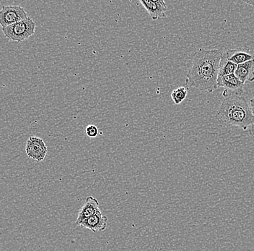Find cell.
I'll return each mask as SVG.
<instances>
[{"instance_id": "cell-7", "label": "cell", "mask_w": 254, "mask_h": 251, "mask_svg": "<svg viewBox=\"0 0 254 251\" xmlns=\"http://www.w3.org/2000/svg\"><path fill=\"white\" fill-rule=\"evenodd\" d=\"M141 4L147 11L152 20H156L158 18L166 17V12L168 10V6L163 0L156 1H144L141 0Z\"/></svg>"}, {"instance_id": "cell-4", "label": "cell", "mask_w": 254, "mask_h": 251, "mask_svg": "<svg viewBox=\"0 0 254 251\" xmlns=\"http://www.w3.org/2000/svg\"><path fill=\"white\" fill-rule=\"evenodd\" d=\"M217 86L225 88V90L222 93V96L224 97L241 96L244 93L245 83L240 81L236 77V75L232 74L224 76V77L218 78Z\"/></svg>"}, {"instance_id": "cell-9", "label": "cell", "mask_w": 254, "mask_h": 251, "mask_svg": "<svg viewBox=\"0 0 254 251\" xmlns=\"http://www.w3.org/2000/svg\"><path fill=\"white\" fill-rule=\"evenodd\" d=\"M98 210L100 209L98 200L93 198V196L87 197L85 199V203L79 211L78 217L76 220V225L79 226L82 222L93 217Z\"/></svg>"}, {"instance_id": "cell-10", "label": "cell", "mask_w": 254, "mask_h": 251, "mask_svg": "<svg viewBox=\"0 0 254 251\" xmlns=\"http://www.w3.org/2000/svg\"><path fill=\"white\" fill-rule=\"evenodd\" d=\"M230 61L237 65L254 60V52L247 48L230 49L225 52Z\"/></svg>"}, {"instance_id": "cell-11", "label": "cell", "mask_w": 254, "mask_h": 251, "mask_svg": "<svg viewBox=\"0 0 254 251\" xmlns=\"http://www.w3.org/2000/svg\"><path fill=\"white\" fill-rule=\"evenodd\" d=\"M235 75L242 82L245 83L246 81L254 82V60L247 62L244 64L238 65Z\"/></svg>"}, {"instance_id": "cell-3", "label": "cell", "mask_w": 254, "mask_h": 251, "mask_svg": "<svg viewBox=\"0 0 254 251\" xmlns=\"http://www.w3.org/2000/svg\"><path fill=\"white\" fill-rule=\"evenodd\" d=\"M36 23L31 17L2 28V32L9 40L22 42L33 36L35 33Z\"/></svg>"}, {"instance_id": "cell-6", "label": "cell", "mask_w": 254, "mask_h": 251, "mask_svg": "<svg viewBox=\"0 0 254 251\" xmlns=\"http://www.w3.org/2000/svg\"><path fill=\"white\" fill-rule=\"evenodd\" d=\"M25 152L32 160L38 162H42L47 156L48 149L42 138L32 136L27 141Z\"/></svg>"}, {"instance_id": "cell-16", "label": "cell", "mask_w": 254, "mask_h": 251, "mask_svg": "<svg viewBox=\"0 0 254 251\" xmlns=\"http://www.w3.org/2000/svg\"><path fill=\"white\" fill-rule=\"evenodd\" d=\"M249 133L251 136L254 138V123L253 125H251L249 128Z\"/></svg>"}, {"instance_id": "cell-2", "label": "cell", "mask_w": 254, "mask_h": 251, "mask_svg": "<svg viewBox=\"0 0 254 251\" xmlns=\"http://www.w3.org/2000/svg\"><path fill=\"white\" fill-rule=\"evenodd\" d=\"M215 119L222 126L247 130L254 123L249 101L241 96H230L222 101Z\"/></svg>"}, {"instance_id": "cell-17", "label": "cell", "mask_w": 254, "mask_h": 251, "mask_svg": "<svg viewBox=\"0 0 254 251\" xmlns=\"http://www.w3.org/2000/svg\"><path fill=\"white\" fill-rule=\"evenodd\" d=\"M245 3L248 4H250V5L254 6V1H246Z\"/></svg>"}, {"instance_id": "cell-13", "label": "cell", "mask_w": 254, "mask_h": 251, "mask_svg": "<svg viewBox=\"0 0 254 251\" xmlns=\"http://www.w3.org/2000/svg\"><path fill=\"white\" fill-rule=\"evenodd\" d=\"M187 95H188L187 88L186 87H179V88L173 90L171 93V98H172L174 104L178 105V104H182L183 101L187 98Z\"/></svg>"}, {"instance_id": "cell-8", "label": "cell", "mask_w": 254, "mask_h": 251, "mask_svg": "<svg viewBox=\"0 0 254 251\" xmlns=\"http://www.w3.org/2000/svg\"><path fill=\"white\" fill-rule=\"evenodd\" d=\"M107 217L103 215L101 211L98 210L93 217L82 222L79 226L89 229L93 233H98L104 231L107 227Z\"/></svg>"}, {"instance_id": "cell-15", "label": "cell", "mask_w": 254, "mask_h": 251, "mask_svg": "<svg viewBox=\"0 0 254 251\" xmlns=\"http://www.w3.org/2000/svg\"><path fill=\"white\" fill-rule=\"evenodd\" d=\"M249 105H250L251 109H252V113L254 115V96L253 98L249 100Z\"/></svg>"}, {"instance_id": "cell-5", "label": "cell", "mask_w": 254, "mask_h": 251, "mask_svg": "<svg viewBox=\"0 0 254 251\" xmlns=\"http://www.w3.org/2000/svg\"><path fill=\"white\" fill-rule=\"evenodd\" d=\"M25 9L20 5L3 6L0 11V24L2 28L15 24L28 18Z\"/></svg>"}, {"instance_id": "cell-14", "label": "cell", "mask_w": 254, "mask_h": 251, "mask_svg": "<svg viewBox=\"0 0 254 251\" xmlns=\"http://www.w3.org/2000/svg\"><path fill=\"white\" fill-rule=\"evenodd\" d=\"M85 133L90 138H95L98 135V128L94 125H87L85 129Z\"/></svg>"}, {"instance_id": "cell-1", "label": "cell", "mask_w": 254, "mask_h": 251, "mask_svg": "<svg viewBox=\"0 0 254 251\" xmlns=\"http://www.w3.org/2000/svg\"><path fill=\"white\" fill-rule=\"evenodd\" d=\"M223 52L220 49H198L194 54L187 78V90L213 93L217 89L219 68Z\"/></svg>"}, {"instance_id": "cell-12", "label": "cell", "mask_w": 254, "mask_h": 251, "mask_svg": "<svg viewBox=\"0 0 254 251\" xmlns=\"http://www.w3.org/2000/svg\"><path fill=\"white\" fill-rule=\"evenodd\" d=\"M238 65L235 64L233 62L230 61L227 57L226 54L223 53L220 60V68H219L218 78L224 77V76H229V75L235 74Z\"/></svg>"}]
</instances>
